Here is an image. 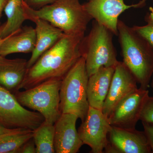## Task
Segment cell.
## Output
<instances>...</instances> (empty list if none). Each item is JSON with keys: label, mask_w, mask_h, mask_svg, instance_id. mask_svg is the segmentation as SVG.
Instances as JSON below:
<instances>
[{"label": "cell", "mask_w": 153, "mask_h": 153, "mask_svg": "<svg viewBox=\"0 0 153 153\" xmlns=\"http://www.w3.org/2000/svg\"><path fill=\"white\" fill-rule=\"evenodd\" d=\"M61 79L47 80L34 87L15 92L16 98L25 108L37 111L44 120L54 125L62 114L60 109Z\"/></svg>", "instance_id": "6"}, {"label": "cell", "mask_w": 153, "mask_h": 153, "mask_svg": "<svg viewBox=\"0 0 153 153\" xmlns=\"http://www.w3.org/2000/svg\"><path fill=\"white\" fill-rule=\"evenodd\" d=\"M145 21L146 22H150L153 24V7L149 8V12L147 13L145 17Z\"/></svg>", "instance_id": "27"}, {"label": "cell", "mask_w": 153, "mask_h": 153, "mask_svg": "<svg viewBox=\"0 0 153 153\" xmlns=\"http://www.w3.org/2000/svg\"><path fill=\"white\" fill-rule=\"evenodd\" d=\"M84 36L65 34L28 68L19 91L26 90L51 79L62 80L82 57L81 44Z\"/></svg>", "instance_id": "1"}, {"label": "cell", "mask_w": 153, "mask_h": 153, "mask_svg": "<svg viewBox=\"0 0 153 153\" xmlns=\"http://www.w3.org/2000/svg\"><path fill=\"white\" fill-rule=\"evenodd\" d=\"M148 89L138 88L117 105L108 117L112 126L135 128L149 97Z\"/></svg>", "instance_id": "9"}, {"label": "cell", "mask_w": 153, "mask_h": 153, "mask_svg": "<svg viewBox=\"0 0 153 153\" xmlns=\"http://www.w3.org/2000/svg\"><path fill=\"white\" fill-rule=\"evenodd\" d=\"M140 120L142 122L153 126V96H149L141 115Z\"/></svg>", "instance_id": "21"}, {"label": "cell", "mask_w": 153, "mask_h": 153, "mask_svg": "<svg viewBox=\"0 0 153 153\" xmlns=\"http://www.w3.org/2000/svg\"><path fill=\"white\" fill-rule=\"evenodd\" d=\"M78 117L73 114H62L54 124L55 153H76L83 145L76 130Z\"/></svg>", "instance_id": "14"}, {"label": "cell", "mask_w": 153, "mask_h": 153, "mask_svg": "<svg viewBox=\"0 0 153 153\" xmlns=\"http://www.w3.org/2000/svg\"><path fill=\"white\" fill-rule=\"evenodd\" d=\"M113 35L104 26L93 21L90 32L84 36L81 44L88 76L102 66L116 67L119 62L113 41Z\"/></svg>", "instance_id": "5"}, {"label": "cell", "mask_w": 153, "mask_h": 153, "mask_svg": "<svg viewBox=\"0 0 153 153\" xmlns=\"http://www.w3.org/2000/svg\"><path fill=\"white\" fill-rule=\"evenodd\" d=\"M146 0H141L139 2L140 3V4H141L140 5L142 6V7H143L146 4Z\"/></svg>", "instance_id": "30"}, {"label": "cell", "mask_w": 153, "mask_h": 153, "mask_svg": "<svg viewBox=\"0 0 153 153\" xmlns=\"http://www.w3.org/2000/svg\"><path fill=\"white\" fill-rule=\"evenodd\" d=\"M142 124L144 131L146 135L150 145L152 153H153V126L144 123H142Z\"/></svg>", "instance_id": "26"}, {"label": "cell", "mask_w": 153, "mask_h": 153, "mask_svg": "<svg viewBox=\"0 0 153 153\" xmlns=\"http://www.w3.org/2000/svg\"><path fill=\"white\" fill-rule=\"evenodd\" d=\"M33 131L28 130L9 135L0 139V153H18L23 146L33 137Z\"/></svg>", "instance_id": "20"}, {"label": "cell", "mask_w": 153, "mask_h": 153, "mask_svg": "<svg viewBox=\"0 0 153 153\" xmlns=\"http://www.w3.org/2000/svg\"><path fill=\"white\" fill-rule=\"evenodd\" d=\"M26 59H9L0 55V85L12 92L19 91L27 71Z\"/></svg>", "instance_id": "16"}, {"label": "cell", "mask_w": 153, "mask_h": 153, "mask_svg": "<svg viewBox=\"0 0 153 153\" xmlns=\"http://www.w3.org/2000/svg\"><path fill=\"white\" fill-rule=\"evenodd\" d=\"M136 79L123 62L116 66L109 91L102 111L108 117L115 108L126 97L137 89Z\"/></svg>", "instance_id": "12"}, {"label": "cell", "mask_w": 153, "mask_h": 153, "mask_svg": "<svg viewBox=\"0 0 153 153\" xmlns=\"http://www.w3.org/2000/svg\"><path fill=\"white\" fill-rule=\"evenodd\" d=\"M146 23L144 26H134L132 27L148 41L153 49V24Z\"/></svg>", "instance_id": "22"}, {"label": "cell", "mask_w": 153, "mask_h": 153, "mask_svg": "<svg viewBox=\"0 0 153 153\" xmlns=\"http://www.w3.org/2000/svg\"><path fill=\"white\" fill-rule=\"evenodd\" d=\"M82 5L92 19L116 36L118 35L117 24L121 14L131 8H140L138 3L128 5L124 0H87Z\"/></svg>", "instance_id": "11"}, {"label": "cell", "mask_w": 153, "mask_h": 153, "mask_svg": "<svg viewBox=\"0 0 153 153\" xmlns=\"http://www.w3.org/2000/svg\"><path fill=\"white\" fill-rule=\"evenodd\" d=\"M28 130L29 129L20 128H8L0 124V139L9 135L19 133L26 131Z\"/></svg>", "instance_id": "24"}, {"label": "cell", "mask_w": 153, "mask_h": 153, "mask_svg": "<svg viewBox=\"0 0 153 153\" xmlns=\"http://www.w3.org/2000/svg\"><path fill=\"white\" fill-rule=\"evenodd\" d=\"M119 42L124 63L133 74L140 88L148 89L153 75V49L132 27L121 20L117 24Z\"/></svg>", "instance_id": "2"}, {"label": "cell", "mask_w": 153, "mask_h": 153, "mask_svg": "<svg viewBox=\"0 0 153 153\" xmlns=\"http://www.w3.org/2000/svg\"><path fill=\"white\" fill-rule=\"evenodd\" d=\"M152 87V92L153 93V75L152 76V79H151V81L150 82V85Z\"/></svg>", "instance_id": "31"}, {"label": "cell", "mask_w": 153, "mask_h": 153, "mask_svg": "<svg viewBox=\"0 0 153 153\" xmlns=\"http://www.w3.org/2000/svg\"><path fill=\"white\" fill-rule=\"evenodd\" d=\"M19 153H36V146L33 138L29 140L22 148Z\"/></svg>", "instance_id": "25"}, {"label": "cell", "mask_w": 153, "mask_h": 153, "mask_svg": "<svg viewBox=\"0 0 153 153\" xmlns=\"http://www.w3.org/2000/svg\"><path fill=\"white\" fill-rule=\"evenodd\" d=\"M104 152L108 153H152L144 131L112 126Z\"/></svg>", "instance_id": "10"}, {"label": "cell", "mask_w": 153, "mask_h": 153, "mask_svg": "<svg viewBox=\"0 0 153 153\" xmlns=\"http://www.w3.org/2000/svg\"><path fill=\"white\" fill-rule=\"evenodd\" d=\"M26 5L31 13L49 22L65 35L84 36L92 20L79 0H57L38 10Z\"/></svg>", "instance_id": "3"}, {"label": "cell", "mask_w": 153, "mask_h": 153, "mask_svg": "<svg viewBox=\"0 0 153 153\" xmlns=\"http://www.w3.org/2000/svg\"><path fill=\"white\" fill-rule=\"evenodd\" d=\"M85 59L81 57L61 80L60 90L61 113L73 114L83 121L89 109L88 80Z\"/></svg>", "instance_id": "4"}, {"label": "cell", "mask_w": 153, "mask_h": 153, "mask_svg": "<svg viewBox=\"0 0 153 153\" xmlns=\"http://www.w3.org/2000/svg\"><path fill=\"white\" fill-rule=\"evenodd\" d=\"M115 68V67L102 66L88 77L87 98L89 106L102 110Z\"/></svg>", "instance_id": "15"}, {"label": "cell", "mask_w": 153, "mask_h": 153, "mask_svg": "<svg viewBox=\"0 0 153 153\" xmlns=\"http://www.w3.org/2000/svg\"><path fill=\"white\" fill-rule=\"evenodd\" d=\"M36 31L31 26H25L10 35L0 46V55L6 57L13 53H32L36 47Z\"/></svg>", "instance_id": "17"}, {"label": "cell", "mask_w": 153, "mask_h": 153, "mask_svg": "<svg viewBox=\"0 0 153 153\" xmlns=\"http://www.w3.org/2000/svg\"><path fill=\"white\" fill-rule=\"evenodd\" d=\"M24 0H8L4 11L7 21L3 25L1 36L3 38L17 33L22 28L26 20L24 14L23 2Z\"/></svg>", "instance_id": "18"}, {"label": "cell", "mask_w": 153, "mask_h": 153, "mask_svg": "<svg viewBox=\"0 0 153 153\" xmlns=\"http://www.w3.org/2000/svg\"><path fill=\"white\" fill-rule=\"evenodd\" d=\"M44 121L42 115L22 106L14 94L0 85V124L34 131Z\"/></svg>", "instance_id": "7"}, {"label": "cell", "mask_w": 153, "mask_h": 153, "mask_svg": "<svg viewBox=\"0 0 153 153\" xmlns=\"http://www.w3.org/2000/svg\"><path fill=\"white\" fill-rule=\"evenodd\" d=\"M8 1V0H0V19L1 16L2 11L4 10Z\"/></svg>", "instance_id": "28"}, {"label": "cell", "mask_w": 153, "mask_h": 153, "mask_svg": "<svg viewBox=\"0 0 153 153\" xmlns=\"http://www.w3.org/2000/svg\"><path fill=\"white\" fill-rule=\"evenodd\" d=\"M57 0H24L29 7L34 10H38L44 6L54 3Z\"/></svg>", "instance_id": "23"}, {"label": "cell", "mask_w": 153, "mask_h": 153, "mask_svg": "<svg viewBox=\"0 0 153 153\" xmlns=\"http://www.w3.org/2000/svg\"><path fill=\"white\" fill-rule=\"evenodd\" d=\"M3 25H1V26H0V46H1V44H2V43L4 42V41L5 40L6 38H3V37H2L1 36V30L2 29Z\"/></svg>", "instance_id": "29"}, {"label": "cell", "mask_w": 153, "mask_h": 153, "mask_svg": "<svg viewBox=\"0 0 153 153\" xmlns=\"http://www.w3.org/2000/svg\"><path fill=\"white\" fill-rule=\"evenodd\" d=\"M33 139L36 146V153H55L54 125L44 120L33 131Z\"/></svg>", "instance_id": "19"}, {"label": "cell", "mask_w": 153, "mask_h": 153, "mask_svg": "<svg viewBox=\"0 0 153 153\" xmlns=\"http://www.w3.org/2000/svg\"><path fill=\"white\" fill-rule=\"evenodd\" d=\"M23 9L26 20H30L36 25V47L28 60V68L36 63L42 54L53 47L64 35L60 29L51 25L44 19L31 13L23 1Z\"/></svg>", "instance_id": "13"}, {"label": "cell", "mask_w": 153, "mask_h": 153, "mask_svg": "<svg viewBox=\"0 0 153 153\" xmlns=\"http://www.w3.org/2000/svg\"><path fill=\"white\" fill-rule=\"evenodd\" d=\"M78 132L83 144L90 147L91 153H102L108 143L112 126L102 110L89 106L85 120Z\"/></svg>", "instance_id": "8"}]
</instances>
